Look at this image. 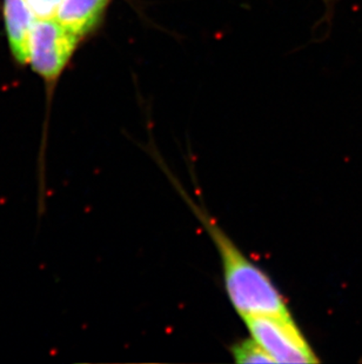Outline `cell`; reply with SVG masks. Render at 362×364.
Here are the masks:
<instances>
[{"label": "cell", "instance_id": "6da1fadb", "mask_svg": "<svg viewBox=\"0 0 362 364\" xmlns=\"http://www.w3.org/2000/svg\"><path fill=\"white\" fill-rule=\"evenodd\" d=\"M160 165L216 245L221 262L226 294L236 313L241 318L263 314H290L284 297L270 276L240 250L214 218L209 215L207 210L202 204L199 205V203L188 195L175 176L168 171L166 165L161 162Z\"/></svg>", "mask_w": 362, "mask_h": 364}, {"label": "cell", "instance_id": "7a4b0ae2", "mask_svg": "<svg viewBox=\"0 0 362 364\" xmlns=\"http://www.w3.org/2000/svg\"><path fill=\"white\" fill-rule=\"evenodd\" d=\"M82 41L57 17L35 21L28 46V64L46 82L48 90L53 89L62 77Z\"/></svg>", "mask_w": 362, "mask_h": 364}, {"label": "cell", "instance_id": "3957f363", "mask_svg": "<svg viewBox=\"0 0 362 364\" xmlns=\"http://www.w3.org/2000/svg\"><path fill=\"white\" fill-rule=\"evenodd\" d=\"M241 320L250 336L270 355L274 363L318 362L290 314L251 315Z\"/></svg>", "mask_w": 362, "mask_h": 364}, {"label": "cell", "instance_id": "277c9868", "mask_svg": "<svg viewBox=\"0 0 362 364\" xmlns=\"http://www.w3.org/2000/svg\"><path fill=\"white\" fill-rule=\"evenodd\" d=\"M3 18L11 55L18 64L26 65L35 17L24 0H3Z\"/></svg>", "mask_w": 362, "mask_h": 364}, {"label": "cell", "instance_id": "5b68a950", "mask_svg": "<svg viewBox=\"0 0 362 364\" xmlns=\"http://www.w3.org/2000/svg\"><path fill=\"white\" fill-rule=\"evenodd\" d=\"M112 0H62L57 18L80 38H87L103 24Z\"/></svg>", "mask_w": 362, "mask_h": 364}, {"label": "cell", "instance_id": "8992f818", "mask_svg": "<svg viewBox=\"0 0 362 364\" xmlns=\"http://www.w3.org/2000/svg\"><path fill=\"white\" fill-rule=\"evenodd\" d=\"M231 354L234 362L238 364L274 363L270 355L252 337L233 344Z\"/></svg>", "mask_w": 362, "mask_h": 364}, {"label": "cell", "instance_id": "52a82bcc", "mask_svg": "<svg viewBox=\"0 0 362 364\" xmlns=\"http://www.w3.org/2000/svg\"><path fill=\"white\" fill-rule=\"evenodd\" d=\"M31 11L32 16L37 19H48L57 17L62 0H24Z\"/></svg>", "mask_w": 362, "mask_h": 364}]
</instances>
